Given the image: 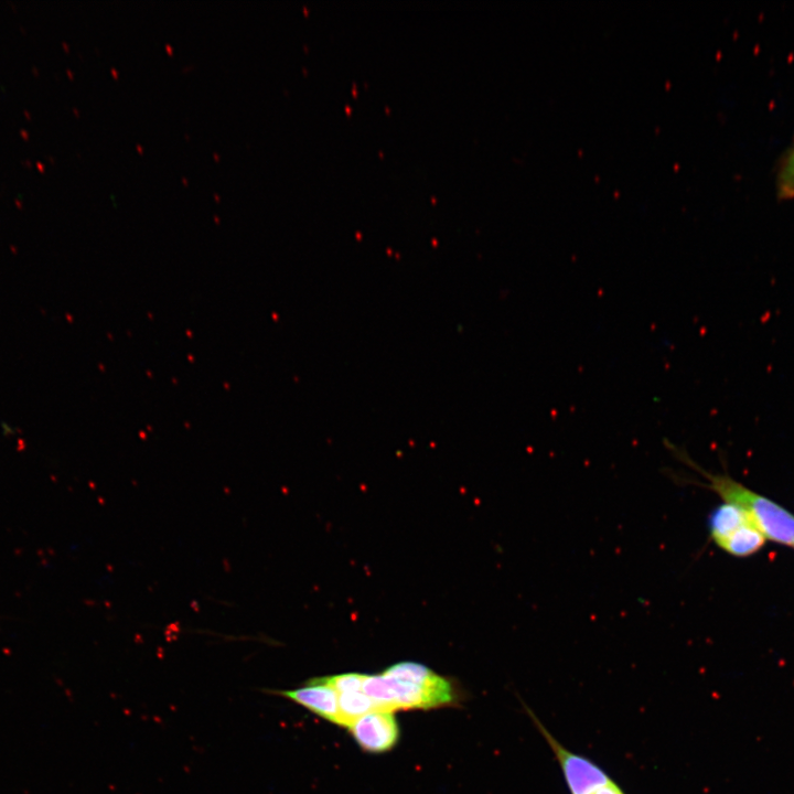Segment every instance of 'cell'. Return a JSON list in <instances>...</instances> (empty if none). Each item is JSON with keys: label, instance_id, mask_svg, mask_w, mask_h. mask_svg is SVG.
I'll use <instances>...</instances> for the list:
<instances>
[{"label": "cell", "instance_id": "1", "mask_svg": "<svg viewBox=\"0 0 794 794\" xmlns=\"http://www.w3.org/2000/svg\"><path fill=\"white\" fill-rule=\"evenodd\" d=\"M706 476L709 480L708 486L718 493L723 502L743 508L765 538L794 545V515L728 476L711 474Z\"/></svg>", "mask_w": 794, "mask_h": 794}, {"label": "cell", "instance_id": "2", "mask_svg": "<svg viewBox=\"0 0 794 794\" xmlns=\"http://www.w3.org/2000/svg\"><path fill=\"white\" fill-rule=\"evenodd\" d=\"M362 691L379 709H431L454 702L457 695L450 680L436 686L421 685L385 675H366Z\"/></svg>", "mask_w": 794, "mask_h": 794}, {"label": "cell", "instance_id": "3", "mask_svg": "<svg viewBox=\"0 0 794 794\" xmlns=\"http://www.w3.org/2000/svg\"><path fill=\"white\" fill-rule=\"evenodd\" d=\"M395 711L375 709L356 719L347 729L362 750L382 753L391 750L399 738Z\"/></svg>", "mask_w": 794, "mask_h": 794}, {"label": "cell", "instance_id": "4", "mask_svg": "<svg viewBox=\"0 0 794 794\" xmlns=\"http://www.w3.org/2000/svg\"><path fill=\"white\" fill-rule=\"evenodd\" d=\"M309 711L339 725V694L331 687L309 679L304 686L296 689L271 690Z\"/></svg>", "mask_w": 794, "mask_h": 794}, {"label": "cell", "instance_id": "5", "mask_svg": "<svg viewBox=\"0 0 794 794\" xmlns=\"http://www.w3.org/2000/svg\"><path fill=\"white\" fill-rule=\"evenodd\" d=\"M750 524L754 525L743 508L723 502L711 513L708 527L711 538L718 545L740 527Z\"/></svg>", "mask_w": 794, "mask_h": 794}, {"label": "cell", "instance_id": "6", "mask_svg": "<svg viewBox=\"0 0 794 794\" xmlns=\"http://www.w3.org/2000/svg\"><path fill=\"white\" fill-rule=\"evenodd\" d=\"M765 541L764 535L754 525H744L728 536L718 546L733 556H749L759 550Z\"/></svg>", "mask_w": 794, "mask_h": 794}, {"label": "cell", "instance_id": "7", "mask_svg": "<svg viewBox=\"0 0 794 794\" xmlns=\"http://www.w3.org/2000/svg\"><path fill=\"white\" fill-rule=\"evenodd\" d=\"M379 709L363 691L339 694V725L348 728L356 719Z\"/></svg>", "mask_w": 794, "mask_h": 794}, {"label": "cell", "instance_id": "8", "mask_svg": "<svg viewBox=\"0 0 794 794\" xmlns=\"http://www.w3.org/2000/svg\"><path fill=\"white\" fill-rule=\"evenodd\" d=\"M385 675L427 686L444 683L447 678L416 662H399L383 672Z\"/></svg>", "mask_w": 794, "mask_h": 794}, {"label": "cell", "instance_id": "9", "mask_svg": "<svg viewBox=\"0 0 794 794\" xmlns=\"http://www.w3.org/2000/svg\"><path fill=\"white\" fill-rule=\"evenodd\" d=\"M365 674L344 673L313 678L318 683L333 688L337 694L362 691Z\"/></svg>", "mask_w": 794, "mask_h": 794}, {"label": "cell", "instance_id": "10", "mask_svg": "<svg viewBox=\"0 0 794 794\" xmlns=\"http://www.w3.org/2000/svg\"><path fill=\"white\" fill-rule=\"evenodd\" d=\"M779 193L784 197L794 195V148L780 172Z\"/></svg>", "mask_w": 794, "mask_h": 794}, {"label": "cell", "instance_id": "11", "mask_svg": "<svg viewBox=\"0 0 794 794\" xmlns=\"http://www.w3.org/2000/svg\"><path fill=\"white\" fill-rule=\"evenodd\" d=\"M592 794H625L623 790L612 780L610 783L601 786Z\"/></svg>", "mask_w": 794, "mask_h": 794}]
</instances>
